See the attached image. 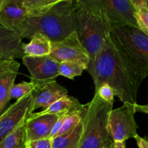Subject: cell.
<instances>
[{
  "mask_svg": "<svg viewBox=\"0 0 148 148\" xmlns=\"http://www.w3.org/2000/svg\"><path fill=\"white\" fill-rule=\"evenodd\" d=\"M88 72L93 80L95 91L106 83L114 89L115 95L123 103L137 104L138 90L143 79L132 69L116 46L111 35Z\"/></svg>",
  "mask_w": 148,
  "mask_h": 148,
  "instance_id": "6da1fadb",
  "label": "cell"
},
{
  "mask_svg": "<svg viewBox=\"0 0 148 148\" xmlns=\"http://www.w3.org/2000/svg\"><path fill=\"white\" fill-rule=\"evenodd\" d=\"M76 1L59 0L47 13L27 17L17 30L22 38L31 39L36 33L47 36L51 42H59L77 31Z\"/></svg>",
  "mask_w": 148,
  "mask_h": 148,
  "instance_id": "7a4b0ae2",
  "label": "cell"
},
{
  "mask_svg": "<svg viewBox=\"0 0 148 148\" xmlns=\"http://www.w3.org/2000/svg\"><path fill=\"white\" fill-rule=\"evenodd\" d=\"M77 33L90 57L88 71L110 36L112 27L95 0H76Z\"/></svg>",
  "mask_w": 148,
  "mask_h": 148,
  "instance_id": "3957f363",
  "label": "cell"
},
{
  "mask_svg": "<svg viewBox=\"0 0 148 148\" xmlns=\"http://www.w3.org/2000/svg\"><path fill=\"white\" fill-rule=\"evenodd\" d=\"M113 103L95 94L82 113L83 136L79 148H111L113 140L109 135L108 121Z\"/></svg>",
  "mask_w": 148,
  "mask_h": 148,
  "instance_id": "277c9868",
  "label": "cell"
},
{
  "mask_svg": "<svg viewBox=\"0 0 148 148\" xmlns=\"http://www.w3.org/2000/svg\"><path fill=\"white\" fill-rule=\"evenodd\" d=\"M111 37L134 72L144 79L148 77V36L138 27H114Z\"/></svg>",
  "mask_w": 148,
  "mask_h": 148,
  "instance_id": "5b68a950",
  "label": "cell"
},
{
  "mask_svg": "<svg viewBox=\"0 0 148 148\" xmlns=\"http://www.w3.org/2000/svg\"><path fill=\"white\" fill-rule=\"evenodd\" d=\"M135 113V104L131 103H124L122 106L111 110L108 129L113 142L122 143L138 135V125L134 119Z\"/></svg>",
  "mask_w": 148,
  "mask_h": 148,
  "instance_id": "8992f818",
  "label": "cell"
},
{
  "mask_svg": "<svg viewBox=\"0 0 148 148\" xmlns=\"http://www.w3.org/2000/svg\"><path fill=\"white\" fill-rule=\"evenodd\" d=\"M50 56L59 64L64 62H75L88 69L90 57L80 42L77 31L59 42H51ZM88 70V69H87Z\"/></svg>",
  "mask_w": 148,
  "mask_h": 148,
  "instance_id": "52a82bcc",
  "label": "cell"
},
{
  "mask_svg": "<svg viewBox=\"0 0 148 148\" xmlns=\"http://www.w3.org/2000/svg\"><path fill=\"white\" fill-rule=\"evenodd\" d=\"M33 94L16 101L0 114V143L33 113Z\"/></svg>",
  "mask_w": 148,
  "mask_h": 148,
  "instance_id": "ba28073f",
  "label": "cell"
},
{
  "mask_svg": "<svg viewBox=\"0 0 148 148\" xmlns=\"http://www.w3.org/2000/svg\"><path fill=\"white\" fill-rule=\"evenodd\" d=\"M101 8L111 26L123 27L132 26L137 27L135 8L132 0H95Z\"/></svg>",
  "mask_w": 148,
  "mask_h": 148,
  "instance_id": "9c48e42d",
  "label": "cell"
},
{
  "mask_svg": "<svg viewBox=\"0 0 148 148\" xmlns=\"http://www.w3.org/2000/svg\"><path fill=\"white\" fill-rule=\"evenodd\" d=\"M23 64L30 74L31 82L36 86L56 81L59 76V63L50 55L31 56L25 55Z\"/></svg>",
  "mask_w": 148,
  "mask_h": 148,
  "instance_id": "30bf717a",
  "label": "cell"
},
{
  "mask_svg": "<svg viewBox=\"0 0 148 148\" xmlns=\"http://www.w3.org/2000/svg\"><path fill=\"white\" fill-rule=\"evenodd\" d=\"M62 115L32 113L26 120L27 143L50 137L55 124Z\"/></svg>",
  "mask_w": 148,
  "mask_h": 148,
  "instance_id": "8fae6325",
  "label": "cell"
},
{
  "mask_svg": "<svg viewBox=\"0 0 148 148\" xmlns=\"http://www.w3.org/2000/svg\"><path fill=\"white\" fill-rule=\"evenodd\" d=\"M20 66L15 59H0V114L11 100L10 90L14 85Z\"/></svg>",
  "mask_w": 148,
  "mask_h": 148,
  "instance_id": "7c38bea8",
  "label": "cell"
},
{
  "mask_svg": "<svg viewBox=\"0 0 148 148\" xmlns=\"http://www.w3.org/2000/svg\"><path fill=\"white\" fill-rule=\"evenodd\" d=\"M24 44L17 32L0 23V59H23L25 56Z\"/></svg>",
  "mask_w": 148,
  "mask_h": 148,
  "instance_id": "4fadbf2b",
  "label": "cell"
},
{
  "mask_svg": "<svg viewBox=\"0 0 148 148\" xmlns=\"http://www.w3.org/2000/svg\"><path fill=\"white\" fill-rule=\"evenodd\" d=\"M33 96V111L50 106L60 98L68 95V90L56 81L36 86L32 92Z\"/></svg>",
  "mask_w": 148,
  "mask_h": 148,
  "instance_id": "5bb4252c",
  "label": "cell"
},
{
  "mask_svg": "<svg viewBox=\"0 0 148 148\" xmlns=\"http://www.w3.org/2000/svg\"><path fill=\"white\" fill-rule=\"evenodd\" d=\"M23 1V0H5L0 10V23L15 32L27 17Z\"/></svg>",
  "mask_w": 148,
  "mask_h": 148,
  "instance_id": "9a60e30c",
  "label": "cell"
},
{
  "mask_svg": "<svg viewBox=\"0 0 148 148\" xmlns=\"http://www.w3.org/2000/svg\"><path fill=\"white\" fill-rule=\"evenodd\" d=\"M85 107L86 105L81 104L77 98L67 95L56 101L47 108L38 113L39 114L62 115L72 111H84Z\"/></svg>",
  "mask_w": 148,
  "mask_h": 148,
  "instance_id": "2e32d148",
  "label": "cell"
},
{
  "mask_svg": "<svg viewBox=\"0 0 148 148\" xmlns=\"http://www.w3.org/2000/svg\"><path fill=\"white\" fill-rule=\"evenodd\" d=\"M23 50L25 55L27 56H49L51 51V41L43 34L36 33L30 39V43H25Z\"/></svg>",
  "mask_w": 148,
  "mask_h": 148,
  "instance_id": "e0dca14e",
  "label": "cell"
},
{
  "mask_svg": "<svg viewBox=\"0 0 148 148\" xmlns=\"http://www.w3.org/2000/svg\"><path fill=\"white\" fill-rule=\"evenodd\" d=\"M83 123L71 132L57 136L52 140L53 148H79L83 136Z\"/></svg>",
  "mask_w": 148,
  "mask_h": 148,
  "instance_id": "ac0fdd59",
  "label": "cell"
},
{
  "mask_svg": "<svg viewBox=\"0 0 148 148\" xmlns=\"http://www.w3.org/2000/svg\"><path fill=\"white\" fill-rule=\"evenodd\" d=\"M26 121L0 143V148H26Z\"/></svg>",
  "mask_w": 148,
  "mask_h": 148,
  "instance_id": "d6986e66",
  "label": "cell"
},
{
  "mask_svg": "<svg viewBox=\"0 0 148 148\" xmlns=\"http://www.w3.org/2000/svg\"><path fill=\"white\" fill-rule=\"evenodd\" d=\"M59 0H23L27 17H37L47 13Z\"/></svg>",
  "mask_w": 148,
  "mask_h": 148,
  "instance_id": "ffe728a7",
  "label": "cell"
},
{
  "mask_svg": "<svg viewBox=\"0 0 148 148\" xmlns=\"http://www.w3.org/2000/svg\"><path fill=\"white\" fill-rule=\"evenodd\" d=\"M135 8L136 21L137 27L148 36V1L147 0H132Z\"/></svg>",
  "mask_w": 148,
  "mask_h": 148,
  "instance_id": "44dd1931",
  "label": "cell"
},
{
  "mask_svg": "<svg viewBox=\"0 0 148 148\" xmlns=\"http://www.w3.org/2000/svg\"><path fill=\"white\" fill-rule=\"evenodd\" d=\"M87 67L80 64L75 62H64L59 64V76L70 79H74L76 77L80 76L84 70H87Z\"/></svg>",
  "mask_w": 148,
  "mask_h": 148,
  "instance_id": "7402d4cb",
  "label": "cell"
},
{
  "mask_svg": "<svg viewBox=\"0 0 148 148\" xmlns=\"http://www.w3.org/2000/svg\"><path fill=\"white\" fill-rule=\"evenodd\" d=\"M84 111H72V112L68 113L67 116H66V119L64 121L63 125H62L60 131L58 133L57 136L63 135V134H67V133H69L75 130L79 126V124L82 122V113Z\"/></svg>",
  "mask_w": 148,
  "mask_h": 148,
  "instance_id": "603a6c76",
  "label": "cell"
},
{
  "mask_svg": "<svg viewBox=\"0 0 148 148\" xmlns=\"http://www.w3.org/2000/svg\"><path fill=\"white\" fill-rule=\"evenodd\" d=\"M35 88L36 85L32 82H22L18 84H14L10 90V99H15L16 101L22 99L31 94Z\"/></svg>",
  "mask_w": 148,
  "mask_h": 148,
  "instance_id": "cb8c5ba5",
  "label": "cell"
},
{
  "mask_svg": "<svg viewBox=\"0 0 148 148\" xmlns=\"http://www.w3.org/2000/svg\"><path fill=\"white\" fill-rule=\"evenodd\" d=\"M95 94H98L103 101L114 104L115 92L114 89L108 84L104 83L101 85L98 89L95 91Z\"/></svg>",
  "mask_w": 148,
  "mask_h": 148,
  "instance_id": "d4e9b609",
  "label": "cell"
},
{
  "mask_svg": "<svg viewBox=\"0 0 148 148\" xmlns=\"http://www.w3.org/2000/svg\"><path fill=\"white\" fill-rule=\"evenodd\" d=\"M27 147L30 148H53L52 139L50 137L36 140L27 143Z\"/></svg>",
  "mask_w": 148,
  "mask_h": 148,
  "instance_id": "484cf974",
  "label": "cell"
},
{
  "mask_svg": "<svg viewBox=\"0 0 148 148\" xmlns=\"http://www.w3.org/2000/svg\"><path fill=\"white\" fill-rule=\"evenodd\" d=\"M134 140L137 142L139 148H148V138L147 137H141L137 135L134 137Z\"/></svg>",
  "mask_w": 148,
  "mask_h": 148,
  "instance_id": "4316f807",
  "label": "cell"
},
{
  "mask_svg": "<svg viewBox=\"0 0 148 148\" xmlns=\"http://www.w3.org/2000/svg\"><path fill=\"white\" fill-rule=\"evenodd\" d=\"M135 111L136 112H141L148 114V104L147 105H139L137 103L135 104Z\"/></svg>",
  "mask_w": 148,
  "mask_h": 148,
  "instance_id": "83f0119b",
  "label": "cell"
},
{
  "mask_svg": "<svg viewBox=\"0 0 148 148\" xmlns=\"http://www.w3.org/2000/svg\"><path fill=\"white\" fill-rule=\"evenodd\" d=\"M111 148H126L125 142L119 143V142H113Z\"/></svg>",
  "mask_w": 148,
  "mask_h": 148,
  "instance_id": "f1b7e54d",
  "label": "cell"
},
{
  "mask_svg": "<svg viewBox=\"0 0 148 148\" xmlns=\"http://www.w3.org/2000/svg\"><path fill=\"white\" fill-rule=\"evenodd\" d=\"M4 1H5V0H0V10H1V8L2 7L3 4H4Z\"/></svg>",
  "mask_w": 148,
  "mask_h": 148,
  "instance_id": "f546056e",
  "label": "cell"
},
{
  "mask_svg": "<svg viewBox=\"0 0 148 148\" xmlns=\"http://www.w3.org/2000/svg\"><path fill=\"white\" fill-rule=\"evenodd\" d=\"M27 148H30V147H27Z\"/></svg>",
  "mask_w": 148,
  "mask_h": 148,
  "instance_id": "4dcf8cb0",
  "label": "cell"
},
{
  "mask_svg": "<svg viewBox=\"0 0 148 148\" xmlns=\"http://www.w3.org/2000/svg\"><path fill=\"white\" fill-rule=\"evenodd\" d=\"M26 148H27V147H26Z\"/></svg>",
  "mask_w": 148,
  "mask_h": 148,
  "instance_id": "1f68e13d",
  "label": "cell"
}]
</instances>
